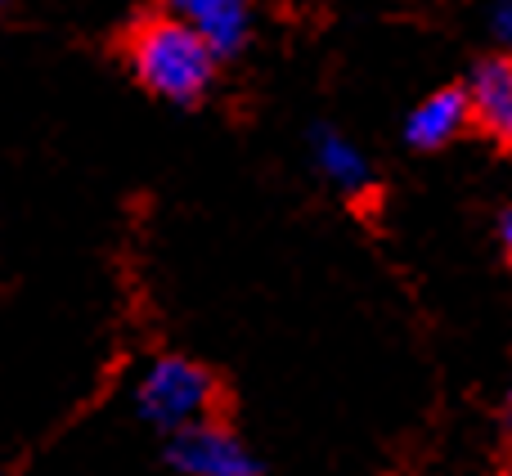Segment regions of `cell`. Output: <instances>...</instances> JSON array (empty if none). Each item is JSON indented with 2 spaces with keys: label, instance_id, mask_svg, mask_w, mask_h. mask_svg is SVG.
<instances>
[{
  "label": "cell",
  "instance_id": "2",
  "mask_svg": "<svg viewBox=\"0 0 512 476\" xmlns=\"http://www.w3.org/2000/svg\"><path fill=\"white\" fill-rule=\"evenodd\" d=\"M212 373L203 364L185 360V355H162L144 369L140 387H135V409H140L144 423L162 427V432H180L189 423H203L212 414Z\"/></svg>",
  "mask_w": 512,
  "mask_h": 476
},
{
  "label": "cell",
  "instance_id": "10",
  "mask_svg": "<svg viewBox=\"0 0 512 476\" xmlns=\"http://www.w3.org/2000/svg\"><path fill=\"white\" fill-rule=\"evenodd\" d=\"M508 418H512V396H508Z\"/></svg>",
  "mask_w": 512,
  "mask_h": 476
},
{
  "label": "cell",
  "instance_id": "4",
  "mask_svg": "<svg viewBox=\"0 0 512 476\" xmlns=\"http://www.w3.org/2000/svg\"><path fill=\"white\" fill-rule=\"evenodd\" d=\"M167 14H176L180 23H189L207 45L221 54H234L243 41H248V0H167Z\"/></svg>",
  "mask_w": 512,
  "mask_h": 476
},
{
  "label": "cell",
  "instance_id": "1",
  "mask_svg": "<svg viewBox=\"0 0 512 476\" xmlns=\"http://www.w3.org/2000/svg\"><path fill=\"white\" fill-rule=\"evenodd\" d=\"M126 54H131L140 86L171 99V104L203 99L216 77V50L189 23H180L176 14L144 18L126 41Z\"/></svg>",
  "mask_w": 512,
  "mask_h": 476
},
{
  "label": "cell",
  "instance_id": "7",
  "mask_svg": "<svg viewBox=\"0 0 512 476\" xmlns=\"http://www.w3.org/2000/svg\"><path fill=\"white\" fill-rule=\"evenodd\" d=\"M310 149H315V167L324 171V180H333L342 194H360V189L369 185V162H364V153L355 149L346 135H337L333 126H319V131L310 135Z\"/></svg>",
  "mask_w": 512,
  "mask_h": 476
},
{
  "label": "cell",
  "instance_id": "5",
  "mask_svg": "<svg viewBox=\"0 0 512 476\" xmlns=\"http://www.w3.org/2000/svg\"><path fill=\"white\" fill-rule=\"evenodd\" d=\"M468 108L495 140L512 144V54L486 59L468 81Z\"/></svg>",
  "mask_w": 512,
  "mask_h": 476
},
{
  "label": "cell",
  "instance_id": "6",
  "mask_svg": "<svg viewBox=\"0 0 512 476\" xmlns=\"http://www.w3.org/2000/svg\"><path fill=\"white\" fill-rule=\"evenodd\" d=\"M472 108H468V90H436V95H427L423 104L409 113L405 122V140L414 144V149H441V144H450L454 135L468 126Z\"/></svg>",
  "mask_w": 512,
  "mask_h": 476
},
{
  "label": "cell",
  "instance_id": "8",
  "mask_svg": "<svg viewBox=\"0 0 512 476\" xmlns=\"http://www.w3.org/2000/svg\"><path fill=\"white\" fill-rule=\"evenodd\" d=\"M490 27H495L499 45L512 54V0H499V5L490 9Z\"/></svg>",
  "mask_w": 512,
  "mask_h": 476
},
{
  "label": "cell",
  "instance_id": "3",
  "mask_svg": "<svg viewBox=\"0 0 512 476\" xmlns=\"http://www.w3.org/2000/svg\"><path fill=\"white\" fill-rule=\"evenodd\" d=\"M167 459L180 476H261L256 454L234 432L216 427L212 418L171 432Z\"/></svg>",
  "mask_w": 512,
  "mask_h": 476
},
{
  "label": "cell",
  "instance_id": "9",
  "mask_svg": "<svg viewBox=\"0 0 512 476\" xmlns=\"http://www.w3.org/2000/svg\"><path fill=\"white\" fill-rule=\"evenodd\" d=\"M504 247H508V256H512V207L504 212Z\"/></svg>",
  "mask_w": 512,
  "mask_h": 476
}]
</instances>
